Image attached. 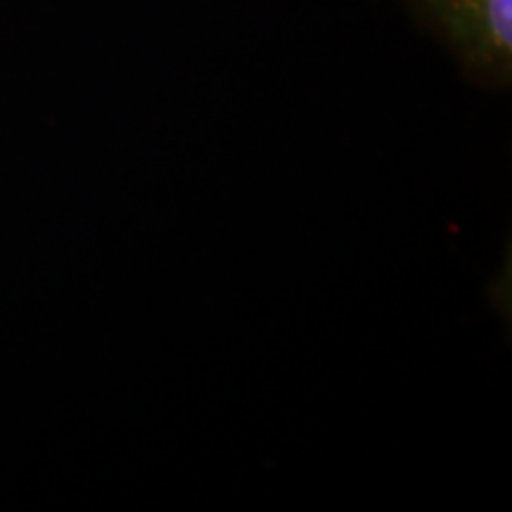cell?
<instances>
[{"instance_id": "6da1fadb", "label": "cell", "mask_w": 512, "mask_h": 512, "mask_svg": "<svg viewBox=\"0 0 512 512\" xmlns=\"http://www.w3.org/2000/svg\"><path fill=\"white\" fill-rule=\"evenodd\" d=\"M415 19L437 34L479 86L512 79V0H408Z\"/></svg>"}]
</instances>
